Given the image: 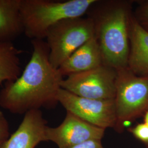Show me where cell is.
Listing matches in <instances>:
<instances>
[{
	"label": "cell",
	"instance_id": "obj_16",
	"mask_svg": "<svg viewBox=\"0 0 148 148\" xmlns=\"http://www.w3.org/2000/svg\"><path fill=\"white\" fill-rule=\"evenodd\" d=\"M10 137V128L8 120L0 109V148Z\"/></svg>",
	"mask_w": 148,
	"mask_h": 148
},
{
	"label": "cell",
	"instance_id": "obj_18",
	"mask_svg": "<svg viewBox=\"0 0 148 148\" xmlns=\"http://www.w3.org/2000/svg\"><path fill=\"white\" fill-rule=\"evenodd\" d=\"M143 117H144V123H145L148 126V110L145 112Z\"/></svg>",
	"mask_w": 148,
	"mask_h": 148
},
{
	"label": "cell",
	"instance_id": "obj_2",
	"mask_svg": "<svg viewBox=\"0 0 148 148\" xmlns=\"http://www.w3.org/2000/svg\"><path fill=\"white\" fill-rule=\"evenodd\" d=\"M132 3L127 0H97L87 12L93 22L103 64L116 70L127 67Z\"/></svg>",
	"mask_w": 148,
	"mask_h": 148
},
{
	"label": "cell",
	"instance_id": "obj_4",
	"mask_svg": "<svg viewBox=\"0 0 148 148\" xmlns=\"http://www.w3.org/2000/svg\"><path fill=\"white\" fill-rule=\"evenodd\" d=\"M116 70L114 130L122 133L128 123L143 116L148 110V77L138 76L127 67Z\"/></svg>",
	"mask_w": 148,
	"mask_h": 148
},
{
	"label": "cell",
	"instance_id": "obj_14",
	"mask_svg": "<svg viewBox=\"0 0 148 148\" xmlns=\"http://www.w3.org/2000/svg\"><path fill=\"white\" fill-rule=\"evenodd\" d=\"M133 16L138 23L148 32V1L139 2Z\"/></svg>",
	"mask_w": 148,
	"mask_h": 148
},
{
	"label": "cell",
	"instance_id": "obj_11",
	"mask_svg": "<svg viewBox=\"0 0 148 148\" xmlns=\"http://www.w3.org/2000/svg\"><path fill=\"white\" fill-rule=\"evenodd\" d=\"M127 68L138 76L148 77V32L133 15L130 22Z\"/></svg>",
	"mask_w": 148,
	"mask_h": 148
},
{
	"label": "cell",
	"instance_id": "obj_6",
	"mask_svg": "<svg viewBox=\"0 0 148 148\" xmlns=\"http://www.w3.org/2000/svg\"><path fill=\"white\" fill-rule=\"evenodd\" d=\"M117 70L106 65L63 79L61 88L75 95L98 100L114 99Z\"/></svg>",
	"mask_w": 148,
	"mask_h": 148
},
{
	"label": "cell",
	"instance_id": "obj_13",
	"mask_svg": "<svg viewBox=\"0 0 148 148\" xmlns=\"http://www.w3.org/2000/svg\"><path fill=\"white\" fill-rule=\"evenodd\" d=\"M22 53L12 42L0 43V86L14 81L21 75L19 56Z\"/></svg>",
	"mask_w": 148,
	"mask_h": 148
},
{
	"label": "cell",
	"instance_id": "obj_1",
	"mask_svg": "<svg viewBox=\"0 0 148 148\" xmlns=\"http://www.w3.org/2000/svg\"><path fill=\"white\" fill-rule=\"evenodd\" d=\"M32 57L21 75L5 83L0 90V106L12 114L53 108L59 103L64 77L49 61L46 42L32 40Z\"/></svg>",
	"mask_w": 148,
	"mask_h": 148
},
{
	"label": "cell",
	"instance_id": "obj_17",
	"mask_svg": "<svg viewBox=\"0 0 148 148\" xmlns=\"http://www.w3.org/2000/svg\"><path fill=\"white\" fill-rule=\"evenodd\" d=\"M68 148H104L101 140H92Z\"/></svg>",
	"mask_w": 148,
	"mask_h": 148
},
{
	"label": "cell",
	"instance_id": "obj_15",
	"mask_svg": "<svg viewBox=\"0 0 148 148\" xmlns=\"http://www.w3.org/2000/svg\"><path fill=\"white\" fill-rule=\"evenodd\" d=\"M128 131L145 147L148 148V126L145 123H138L135 126L130 127Z\"/></svg>",
	"mask_w": 148,
	"mask_h": 148
},
{
	"label": "cell",
	"instance_id": "obj_3",
	"mask_svg": "<svg viewBox=\"0 0 148 148\" xmlns=\"http://www.w3.org/2000/svg\"><path fill=\"white\" fill-rule=\"evenodd\" d=\"M97 0H21L24 34L32 40L46 38L48 30L64 19L82 17Z\"/></svg>",
	"mask_w": 148,
	"mask_h": 148
},
{
	"label": "cell",
	"instance_id": "obj_7",
	"mask_svg": "<svg viewBox=\"0 0 148 148\" xmlns=\"http://www.w3.org/2000/svg\"><path fill=\"white\" fill-rule=\"evenodd\" d=\"M58 100L66 111L95 126L114 129L116 123L115 99L98 100L86 98L61 88Z\"/></svg>",
	"mask_w": 148,
	"mask_h": 148
},
{
	"label": "cell",
	"instance_id": "obj_10",
	"mask_svg": "<svg viewBox=\"0 0 148 148\" xmlns=\"http://www.w3.org/2000/svg\"><path fill=\"white\" fill-rule=\"evenodd\" d=\"M103 64L101 49L94 36L75 51L58 69L64 77L95 69Z\"/></svg>",
	"mask_w": 148,
	"mask_h": 148
},
{
	"label": "cell",
	"instance_id": "obj_5",
	"mask_svg": "<svg viewBox=\"0 0 148 148\" xmlns=\"http://www.w3.org/2000/svg\"><path fill=\"white\" fill-rule=\"evenodd\" d=\"M94 36L93 22L88 16L57 23L49 28L46 36L51 63L59 69L75 51Z\"/></svg>",
	"mask_w": 148,
	"mask_h": 148
},
{
	"label": "cell",
	"instance_id": "obj_9",
	"mask_svg": "<svg viewBox=\"0 0 148 148\" xmlns=\"http://www.w3.org/2000/svg\"><path fill=\"white\" fill-rule=\"evenodd\" d=\"M47 122L41 110L27 112L21 123L1 148H36L46 142Z\"/></svg>",
	"mask_w": 148,
	"mask_h": 148
},
{
	"label": "cell",
	"instance_id": "obj_12",
	"mask_svg": "<svg viewBox=\"0 0 148 148\" xmlns=\"http://www.w3.org/2000/svg\"><path fill=\"white\" fill-rule=\"evenodd\" d=\"M21 0H0V43L13 42L24 33Z\"/></svg>",
	"mask_w": 148,
	"mask_h": 148
},
{
	"label": "cell",
	"instance_id": "obj_8",
	"mask_svg": "<svg viewBox=\"0 0 148 148\" xmlns=\"http://www.w3.org/2000/svg\"><path fill=\"white\" fill-rule=\"evenodd\" d=\"M106 130L66 111L63 121L58 126H47L46 138V141L52 142L59 148H68L90 140H101Z\"/></svg>",
	"mask_w": 148,
	"mask_h": 148
}]
</instances>
